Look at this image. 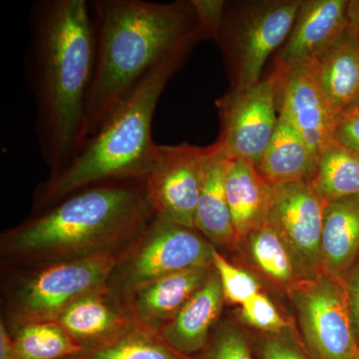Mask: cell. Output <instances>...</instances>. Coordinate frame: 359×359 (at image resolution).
Segmentation results:
<instances>
[{
  "mask_svg": "<svg viewBox=\"0 0 359 359\" xmlns=\"http://www.w3.org/2000/svg\"><path fill=\"white\" fill-rule=\"evenodd\" d=\"M55 321L87 351L119 334L134 320L128 306H122L116 290L108 285L73 302Z\"/></svg>",
  "mask_w": 359,
  "mask_h": 359,
  "instance_id": "cell-15",
  "label": "cell"
},
{
  "mask_svg": "<svg viewBox=\"0 0 359 359\" xmlns=\"http://www.w3.org/2000/svg\"><path fill=\"white\" fill-rule=\"evenodd\" d=\"M200 359H254L249 342L238 327L226 325L209 340Z\"/></svg>",
  "mask_w": 359,
  "mask_h": 359,
  "instance_id": "cell-28",
  "label": "cell"
},
{
  "mask_svg": "<svg viewBox=\"0 0 359 359\" xmlns=\"http://www.w3.org/2000/svg\"><path fill=\"white\" fill-rule=\"evenodd\" d=\"M201 30L205 37L216 40L223 25L226 1L224 0H191Z\"/></svg>",
  "mask_w": 359,
  "mask_h": 359,
  "instance_id": "cell-30",
  "label": "cell"
},
{
  "mask_svg": "<svg viewBox=\"0 0 359 359\" xmlns=\"http://www.w3.org/2000/svg\"><path fill=\"white\" fill-rule=\"evenodd\" d=\"M207 147L189 143L159 145L157 160L145 178L146 197L156 214L195 229Z\"/></svg>",
  "mask_w": 359,
  "mask_h": 359,
  "instance_id": "cell-11",
  "label": "cell"
},
{
  "mask_svg": "<svg viewBox=\"0 0 359 359\" xmlns=\"http://www.w3.org/2000/svg\"><path fill=\"white\" fill-rule=\"evenodd\" d=\"M75 359H200L177 353L157 332L133 321L119 334Z\"/></svg>",
  "mask_w": 359,
  "mask_h": 359,
  "instance_id": "cell-22",
  "label": "cell"
},
{
  "mask_svg": "<svg viewBox=\"0 0 359 359\" xmlns=\"http://www.w3.org/2000/svg\"><path fill=\"white\" fill-rule=\"evenodd\" d=\"M346 18L349 29L359 37V0H348Z\"/></svg>",
  "mask_w": 359,
  "mask_h": 359,
  "instance_id": "cell-34",
  "label": "cell"
},
{
  "mask_svg": "<svg viewBox=\"0 0 359 359\" xmlns=\"http://www.w3.org/2000/svg\"><path fill=\"white\" fill-rule=\"evenodd\" d=\"M221 133L218 141L231 160L257 167L278 123L276 82L273 73L244 91L231 89L217 101Z\"/></svg>",
  "mask_w": 359,
  "mask_h": 359,
  "instance_id": "cell-9",
  "label": "cell"
},
{
  "mask_svg": "<svg viewBox=\"0 0 359 359\" xmlns=\"http://www.w3.org/2000/svg\"><path fill=\"white\" fill-rule=\"evenodd\" d=\"M245 238L252 261L268 278L289 287L301 280L289 250L271 226L264 224Z\"/></svg>",
  "mask_w": 359,
  "mask_h": 359,
  "instance_id": "cell-25",
  "label": "cell"
},
{
  "mask_svg": "<svg viewBox=\"0 0 359 359\" xmlns=\"http://www.w3.org/2000/svg\"><path fill=\"white\" fill-rule=\"evenodd\" d=\"M318 159L297 130L278 116L275 134L257 169L271 186L311 183Z\"/></svg>",
  "mask_w": 359,
  "mask_h": 359,
  "instance_id": "cell-21",
  "label": "cell"
},
{
  "mask_svg": "<svg viewBox=\"0 0 359 359\" xmlns=\"http://www.w3.org/2000/svg\"><path fill=\"white\" fill-rule=\"evenodd\" d=\"M126 249L113 278L129 295L162 276L212 263L214 245L196 229L156 214L145 231Z\"/></svg>",
  "mask_w": 359,
  "mask_h": 359,
  "instance_id": "cell-6",
  "label": "cell"
},
{
  "mask_svg": "<svg viewBox=\"0 0 359 359\" xmlns=\"http://www.w3.org/2000/svg\"><path fill=\"white\" fill-rule=\"evenodd\" d=\"M278 116L287 120L320 157L332 141L337 118L321 91L313 63L273 70Z\"/></svg>",
  "mask_w": 359,
  "mask_h": 359,
  "instance_id": "cell-12",
  "label": "cell"
},
{
  "mask_svg": "<svg viewBox=\"0 0 359 359\" xmlns=\"http://www.w3.org/2000/svg\"><path fill=\"white\" fill-rule=\"evenodd\" d=\"M332 140L359 155V102L337 118Z\"/></svg>",
  "mask_w": 359,
  "mask_h": 359,
  "instance_id": "cell-31",
  "label": "cell"
},
{
  "mask_svg": "<svg viewBox=\"0 0 359 359\" xmlns=\"http://www.w3.org/2000/svg\"><path fill=\"white\" fill-rule=\"evenodd\" d=\"M311 184L327 202L359 195V155L332 140L318 157Z\"/></svg>",
  "mask_w": 359,
  "mask_h": 359,
  "instance_id": "cell-24",
  "label": "cell"
},
{
  "mask_svg": "<svg viewBox=\"0 0 359 359\" xmlns=\"http://www.w3.org/2000/svg\"><path fill=\"white\" fill-rule=\"evenodd\" d=\"M301 4L302 0L226 2L216 40L230 65L231 89L244 91L261 81L266 60L289 37Z\"/></svg>",
  "mask_w": 359,
  "mask_h": 359,
  "instance_id": "cell-5",
  "label": "cell"
},
{
  "mask_svg": "<svg viewBox=\"0 0 359 359\" xmlns=\"http://www.w3.org/2000/svg\"><path fill=\"white\" fill-rule=\"evenodd\" d=\"M259 359H311L302 341L290 330L278 334H269L257 347Z\"/></svg>",
  "mask_w": 359,
  "mask_h": 359,
  "instance_id": "cell-29",
  "label": "cell"
},
{
  "mask_svg": "<svg viewBox=\"0 0 359 359\" xmlns=\"http://www.w3.org/2000/svg\"><path fill=\"white\" fill-rule=\"evenodd\" d=\"M344 285L351 327L359 346V261L351 269Z\"/></svg>",
  "mask_w": 359,
  "mask_h": 359,
  "instance_id": "cell-32",
  "label": "cell"
},
{
  "mask_svg": "<svg viewBox=\"0 0 359 359\" xmlns=\"http://www.w3.org/2000/svg\"><path fill=\"white\" fill-rule=\"evenodd\" d=\"M321 252L323 271L346 282L359 261V195L327 203Z\"/></svg>",
  "mask_w": 359,
  "mask_h": 359,
  "instance_id": "cell-18",
  "label": "cell"
},
{
  "mask_svg": "<svg viewBox=\"0 0 359 359\" xmlns=\"http://www.w3.org/2000/svg\"><path fill=\"white\" fill-rule=\"evenodd\" d=\"M212 266L218 273L223 289L224 301L243 306L259 292V283L249 271L231 264L219 252L212 250Z\"/></svg>",
  "mask_w": 359,
  "mask_h": 359,
  "instance_id": "cell-26",
  "label": "cell"
},
{
  "mask_svg": "<svg viewBox=\"0 0 359 359\" xmlns=\"http://www.w3.org/2000/svg\"><path fill=\"white\" fill-rule=\"evenodd\" d=\"M241 316L257 330L269 334H278L289 330V325L273 302L266 294L259 292L243 304Z\"/></svg>",
  "mask_w": 359,
  "mask_h": 359,
  "instance_id": "cell-27",
  "label": "cell"
},
{
  "mask_svg": "<svg viewBox=\"0 0 359 359\" xmlns=\"http://www.w3.org/2000/svg\"><path fill=\"white\" fill-rule=\"evenodd\" d=\"M231 162L218 140L208 146L195 229L215 248L230 247L238 240L226 191V175Z\"/></svg>",
  "mask_w": 359,
  "mask_h": 359,
  "instance_id": "cell-17",
  "label": "cell"
},
{
  "mask_svg": "<svg viewBox=\"0 0 359 359\" xmlns=\"http://www.w3.org/2000/svg\"><path fill=\"white\" fill-rule=\"evenodd\" d=\"M0 359H18L14 348L13 334L7 330L4 321L0 323Z\"/></svg>",
  "mask_w": 359,
  "mask_h": 359,
  "instance_id": "cell-33",
  "label": "cell"
},
{
  "mask_svg": "<svg viewBox=\"0 0 359 359\" xmlns=\"http://www.w3.org/2000/svg\"><path fill=\"white\" fill-rule=\"evenodd\" d=\"M26 83L35 134L50 177L79 155L87 137L86 105L95 62V32L86 0H36L28 13Z\"/></svg>",
  "mask_w": 359,
  "mask_h": 359,
  "instance_id": "cell-1",
  "label": "cell"
},
{
  "mask_svg": "<svg viewBox=\"0 0 359 359\" xmlns=\"http://www.w3.org/2000/svg\"><path fill=\"white\" fill-rule=\"evenodd\" d=\"M214 271L212 263L203 264L146 283L128 297L132 318L142 327L157 332L173 320Z\"/></svg>",
  "mask_w": 359,
  "mask_h": 359,
  "instance_id": "cell-14",
  "label": "cell"
},
{
  "mask_svg": "<svg viewBox=\"0 0 359 359\" xmlns=\"http://www.w3.org/2000/svg\"><path fill=\"white\" fill-rule=\"evenodd\" d=\"M327 203L311 183L273 186L266 224L289 250L301 280L323 271L321 237Z\"/></svg>",
  "mask_w": 359,
  "mask_h": 359,
  "instance_id": "cell-10",
  "label": "cell"
},
{
  "mask_svg": "<svg viewBox=\"0 0 359 359\" xmlns=\"http://www.w3.org/2000/svg\"><path fill=\"white\" fill-rule=\"evenodd\" d=\"M195 45L170 54L147 73L62 173L49 177L34 194L42 210L86 187L115 180L145 179L155 166L159 144L152 123L168 82Z\"/></svg>",
  "mask_w": 359,
  "mask_h": 359,
  "instance_id": "cell-4",
  "label": "cell"
},
{
  "mask_svg": "<svg viewBox=\"0 0 359 359\" xmlns=\"http://www.w3.org/2000/svg\"><path fill=\"white\" fill-rule=\"evenodd\" d=\"M301 330L302 344L311 359H351L358 349L346 285L325 271L289 287Z\"/></svg>",
  "mask_w": 359,
  "mask_h": 359,
  "instance_id": "cell-7",
  "label": "cell"
},
{
  "mask_svg": "<svg viewBox=\"0 0 359 359\" xmlns=\"http://www.w3.org/2000/svg\"><path fill=\"white\" fill-rule=\"evenodd\" d=\"M351 359H359V347L358 349V351H356L355 354L353 356V358Z\"/></svg>",
  "mask_w": 359,
  "mask_h": 359,
  "instance_id": "cell-35",
  "label": "cell"
},
{
  "mask_svg": "<svg viewBox=\"0 0 359 359\" xmlns=\"http://www.w3.org/2000/svg\"><path fill=\"white\" fill-rule=\"evenodd\" d=\"M226 191L238 238H247L252 231L266 224L273 200V186L264 179L255 165L245 160H231Z\"/></svg>",
  "mask_w": 359,
  "mask_h": 359,
  "instance_id": "cell-20",
  "label": "cell"
},
{
  "mask_svg": "<svg viewBox=\"0 0 359 359\" xmlns=\"http://www.w3.org/2000/svg\"><path fill=\"white\" fill-rule=\"evenodd\" d=\"M224 301L221 280L215 269L205 285L157 334L177 353L196 356L209 344L212 325L219 318Z\"/></svg>",
  "mask_w": 359,
  "mask_h": 359,
  "instance_id": "cell-16",
  "label": "cell"
},
{
  "mask_svg": "<svg viewBox=\"0 0 359 359\" xmlns=\"http://www.w3.org/2000/svg\"><path fill=\"white\" fill-rule=\"evenodd\" d=\"M348 0H302L289 37L278 50L276 71L309 65L339 41L348 28Z\"/></svg>",
  "mask_w": 359,
  "mask_h": 359,
  "instance_id": "cell-13",
  "label": "cell"
},
{
  "mask_svg": "<svg viewBox=\"0 0 359 359\" xmlns=\"http://www.w3.org/2000/svg\"><path fill=\"white\" fill-rule=\"evenodd\" d=\"M95 62L86 105L95 135L139 82L173 52L205 39L191 1H89Z\"/></svg>",
  "mask_w": 359,
  "mask_h": 359,
  "instance_id": "cell-2",
  "label": "cell"
},
{
  "mask_svg": "<svg viewBox=\"0 0 359 359\" xmlns=\"http://www.w3.org/2000/svg\"><path fill=\"white\" fill-rule=\"evenodd\" d=\"M311 63L335 118L359 102V37L349 28Z\"/></svg>",
  "mask_w": 359,
  "mask_h": 359,
  "instance_id": "cell-19",
  "label": "cell"
},
{
  "mask_svg": "<svg viewBox=\"0 0 359 359\" xmlns=\"http://www.w3.org/2000/svg\"><path fill=\"white\" fill-rule=\"evenodd\" d=\"M126 249L49 264L20 292L22 323L55 321L79 297L110 285Z\"/></svg>",
  "mask_w": 359,
  "mask_h": 359,
  "instance_id": "cell-8",
  "label": "cell"
},
{
  "mask_svg": "<svg viewBox=\"0 0 359 359\" xmlns=\"http://www.w3.org/2000/svg\"><path fill=\"white\" fill-rule=\"evenodd\" d=\"M155 215L145 179L102 182L6 231L2 248L7 256L48 264L119 250L132 244Z\"/></svg>",
  "mask_w": 359,
  "mask_h": 359,
  "instance_id": "cell-3",
  "label": "cell"
},
{
  "mask_svg": "<svg viewBox=\"0 0 359 359\" xmlns=\"http://www.w3.org/2000/svg\"><path fill=\"white\" fill-rule=\"evenodd\" d=\"M13 337L18 359H75L86 351L56 321H26Z\"/></svg>",
  "mask_w": 359,
  "mask_h": 359,
  "instance_id": "cell-23",
  "label": "cell"
}]
</instances>
